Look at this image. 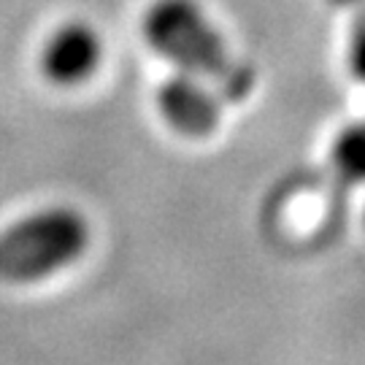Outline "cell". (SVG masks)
Wrapping results in <instances>:
<instances>
[{
    "mask_svg": "<svg viewBox=\"0 0 365 365\" xmlns=\"http://www.w3.org/2000/svg\"><path fill=\"white\" fill-rule=\"evenodd\" d=\"M101 63V38L84 22L57 27L41 49V68L54 84H81Z\"/></svg>",
    "mask_w": 365,
    "mask_h": 365,
    "instance_id": "cell-4",
    "label": "cell"
},
{
    "mask_svg": "<svg viewBox=\"0 0 365 365\" xmlns=\"http://www.w3.org/2000/svg\"><path fill=\"white\" fill-rule=\"evenodd\" d=\"M90 225L73 209H43L0 233V282H41L84 255Z\"/></svg>",
    "mask_w": 365,
    "mask_h": 365,
    "instance_id": "cell-2",
    "label": "cell"
},
{
    "mask_svg": "<svg viewBox=\"0 0 365 365\" xmlns=\"http://www.w3.org/2000/svg\"><path fill=\"white\" fill-rule=\"evenodd\" d=\"M346 66L357 81L365 84V11L354 19L349 43H346Z\"/></svg>",
    "mask_w": 365,
    "mask_h": 365,
    "instance_id": "cell-6",
    "label": "cell"
},
{
    "mask_svg": "<svg viewBox=\"0 0 365 365\" xmlns=\"http://www.w3.org/2000/svg\"><path fill=\"white\" fill-rule=\"evenodd\" d=\"M333 168L346 182H365V122H352L333 138Z\"/></svg>",
    "mask_w": 365,
    "mask_h": 365,
    "instance_id": "cell-5",
    "label": "cell"
},
{
    "mask_svg": "<svg viewBox=\"0 0 365 365\" xmlns=\"http://www.w3.org/2000/svg\"><path fill=\"white\" fill-rule=\"evenodd\" d=\"M157 108L170 128L190 138H203L220 125V95L206 78L173 73L157 90Z\"/></svg>",
    "mask_w": 365,
    "mask_h": 365,
    "instance_id": "cell-3",
    "label": "cell"
},
{
    "mask_svg": "<svg viewBox=\"0 0 365 365\" xmlns=\"http://www.w3.org/2000/svg\"><path fill=\"white\" fill-rule=\"evenodd\" d=\"M149 46L168 63L200 78H211L230 98L249 90V71L235 63L225 36L195 0H155L144 16Z\"/></svg>",
    "mask_w": 365,
    "mask_h": 365,
    "instance_id": "cell-1",
    "label": "cell"
}]
</instances>
